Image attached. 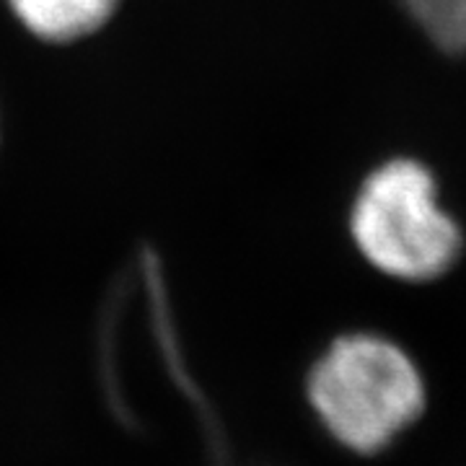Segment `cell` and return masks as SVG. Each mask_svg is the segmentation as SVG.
Here are the masks:
<instances>
[{"label":"cell","instance_id":"1","mask_svg":"<svg viewBox=\"0 0 466 466\" xmlns=\"http://www.w3.org/2000/svg\"><path fill=\"white\" fill-rule=\"evenodd\" d=\"M309 401L337 443L379 453L425 412L428 386L407 350L355 332L334 339L311 368Z\"/></svg>","mask_w":466,"mask_h":466},{"label":"cell","instance_id":"2","mask_svg":"<svg viewBox=\"0 0 466 466\" xmlns=\"http://www.w3.org/2000/svg\"><path fill=\"white\" fill-rule=\"evenodd\" d=\"M350 228L370 265L407 283L441 278L461 251V228L438 205L433 174L410 158L389 161L368 177Z\"/></svg>","mask_w":466,"mask_h":466},{"label":"cell","instance_id":"3","mask_svg":"<svg viewBox=\"0 0 466 466\" xmlns=\"http://www.w3.org/2000/svg\"><path fill=\"white\" fill-rule=\"evenodd\" d=\"M21 24L42 39L73 42L96 32L115 14L116 0H8Z\"/></svg>","mask_w":466,"mask_h":466},{"label":"cell","instance_id":"4","mask_svg":"<svg viewBox=\"0 0 466 466\" xmlns=\"http://www.w3.org/2000/svg\"><path fill=\"white\" fill-rule=\"evenodd\" d=\"M438 47L466 52V0H401Z\"/></svg>","mask_w":466,"mask_h":466}]
</instances>
